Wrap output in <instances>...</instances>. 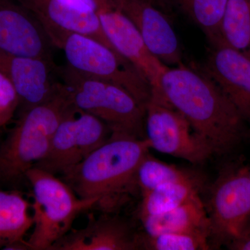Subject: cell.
<instances>
[{
  "mask_svg": "<svg viewBox=\"0 0 250 250\" xmlns=\"http://www.w3.org/2000/svg\"><path fill=\"white\" fill-rule=\"evenodd\" d=\"M173 1L194 22L201 28L212 45L223 41L220 28L228 0Z\"/></svg>",
  "mask_w": 250,
  "mask_h": 250,
  "instance_id": "22",
  "label": "cell"
},
{
  "mask_svg": "<svg viewBox=\"0 0 250 250\" xmlns=\"http://www.w3.org/2000/svg\"></svg>",
  "mask_w": 250,
  "mask_h": 250,
  "instance_id": "28",
  "label": "cell"
},
{
  "mask_svg": "<svg viewBox=\"0 0 250 250\" xmlns=\"http://www.w3.org/2000/svg\"><path fill=\"white\" fill-rule=\"evenodd\" d=\"M250 169L240 162L229 164L213 184L207 210L218 244L226 246L250 228Z\"/></svg>",
  "mask_w": 250,
  "mask_h": 250,
  "instance_id": "8",
  "label": "cell"
},
{
  "mask_svg": "<svg viewBox=\"0 0 250 250\" xmlns=\"http://www.w3.org/2000/svg\"><path fill=\"white\" fill-rule=\"evenodd\" d=\"M140 220L147 236L199 231L210 233L209 218L200 196L169 211L143 217Z\"/></svg>",
  "mask_w": 250,
  "mask_h": 250,
  "instance_id": "17",
  "label": "cell"
},
{
  "mask_svg": "<svg viewBox=\"0 0 250 250\" xmlns=\"http://www.w3.org/2000/svg\"><path fill=\"white\" fill-rule=\"evenodd\" d=\"M68 6L85 12H97L95 0H61Z\"/></svg>",
  "mask_w": 250,
  "mask_h": 250,
  "instance_id": "26",
  "label": "cell"
},
{
  "mask_svg": "<svg viewBox=\"0 0 250 250\" xmlns=\"http://www.w3.org/2000/svg\"><path fill=\"white\" fill-rule=\"evenodd\" d=\"M34 202L33 231L27 243L29 250H49L72 229L81 213L95 209V200H85L60 177L34 167L26 174Z\"/></svg>",
  "mask_w": 250,
  "mask_h": 250,
  "instance_id": "4",
  "label": "cell"
},
{
  "mask_svg": "<svg viewBox=\"0 0 250 250\" xmlns=\"http://www.w3.org/2000/svg\"><path fill=\"white\" fill-rule=\"evenodd\" d=\"M110 1L134 24L156 58L168 67L183 63L178 38L164 11L146 0Z\"/></svg>",
  "mask_w": 250,
  "mask_h": 250,
  "instance_id": "12",
  "label": "cell"
},
{
  "mask_svg": "<svg viewBox=\"0 0 250 250\" xmlns=\"http://www.w3.org/2000/svg\"><path fill=\"white\" fill-rule=\"evenodd\" d=\"M220 34L224 43L250 58V0H228Z\"/></svg>",
  "mask_w": 250,
  "mask_h": 250,
  "instance_id": "20",
  "label": "cell"
},
{
  "mask_svg": "<svg viewBox=\"0 0 250 250\" xmlns=\"http://www.w3.org/2000/svg\"><path fill=\"white\" fill-rule=\"evenodd\" d=\"M111 214L90 217L84 228L71 229L49 250H141L140 234L123 219Z\"/></svg>",
  "mask_w": 250,
  "mask_h": 250,
  "instance_id": "14",
  "label": "cell"
},
{
  "mask_svg": "<svg viewBox=\"0 0 250 250\" xmlns=\"http://www.w3.org/2000/svg\"><path fill=\"white\" fill-rule=\"evenodd\" d=\"M200 181L195 174L166 164L147 154L140 163L135 174V184L141 195L167 183Z\"/></svg>",
  "mask_w": 250,
  "mask_h": 250,
  "instance_id": "21",
  "label": "cell"
},
{
  "mask_svg": "<svg viewBox=\"0 0 250 250\" xmlns=\"http://www.w3.org/2000/svg\"><path fill=\"white\" fill-rule=\"evenodd\" d=\"M53 47L62 49L73 70L119 85L143 108L152 86L136 67L121 54L93 38L78 33L56 31L48 36Z\"/></svg>",
  "mask_w": 250,
  "mask_h": 250,
  "instance_id": "6",
  "label": "cell"
},
{
  "mask_svg": "<svg viewBox=\"0 0 250 250\" xmlns=\"http://www.w3.org/2000/svg\"><path fill=\"white\" fill-rule=\"evenodd\" d=\"M0 72L7 77L19 98V114L52 100L64 88L56 80L54 61L14 55L0 51Z\"/></svg>",
  "mask_w": 250,
  "mask_h": 250,
  "instance_id": "10",
  "label": "cell"
},
{
  "mask_svg": "<svg viewBox=\"0 0 250 250\" xmlns=\"http://www.w3.org/2000/svg\"><path fill=\"white\" fill-rule=\"evenodd\" d=\"M53 47L39 21L17 0H0V51L54 61Z\"/></svg>",
  "mask_w": 250,
  "mask_h": 250,
  "instance_id": "13",
  "label": "cell"
},
{
  "mask_svg": "<svg viewBox=\"0 0 250 250\" xmlns=\"http://www.w3.org/2000/svg\"><path fill=\"white\" fill-rule=\"evenodd\" d=\"M31 207L21 192L0 188V249L27 243L24 236L34 225Z\"/></svg>",
  "mask_w": 250,
  "mask_h": 250,
  "instance_id": "18",
  "label": "cell"
},
{
  "mask_svg": "<svg viewBox=\"0 0 250 250\" xmlns=\"http://www.w3.org/2000/svg\"><path fill=\"white\" fill-rule=\"evenodd\" d=\"M111 134L106 123L77 109L59 124L47 155L34 167L62 175L84 160Z\"/></svg>",
  "mask_w": 250,
  "mask_h": 250,
  "instance_id": "9",
  "label": "cell"
},
{
  "mask_svg": "<svg viewBox=\"0 0 250 250\" xmlns=\"http://www.w3.org/2000/svg\"><path fill=\"white\" fill-rule=\"evenodd\" d=\"M19 107V98L14 85L0 72V132L13 119Z\"/></svg>",
  "mask_w": 250,
  "mask_h": 250,
  "instance_id": "24",
  "label": "cell"
},
{
  "mask_svg": "<svg viewBox=\"0 0 250 250\" xmlns=\"http://www.w3.org/2000/svg\"><path fill=\"white\" fill-rule=\"evenodd\" d=\"M145 134L150 148L192 164H202L215 154L210 143L197 134L160 93L152 89L145 107Z\"/></svg>",
  "mask_w": 250,
  "mask_h": 250,
  "instance_id": "7",
  "label": "cell"
},
{
  "mask_svg": "<svg viewBox=\"0 0 250 250\" xmlns=\"http://www.w3.org/2000/svg\"><path fill=\"white\" fill-rule=\"evenodd\" d=\"M17 1L35 16L47 36L56 31L78 33L93 38L115 51L104 32L97 12L80 11L61 0Z\"/></svg>",
  "mask_w": 250,
  "mask_h": 250,
  "instance_id": "16",
  "label": "cell"
},
{
  "mask_svg": "<svg viewBox=\"0 0 250 250\" xmlns=\"http://www.w3.org/2000/svg\"><path fill=\"white\" fill-rule=\"evenodd\" d=\"M149 149L146 138L112 133L106 142L60 178L80 198L96 200L95 209L112 213L137 189L135 174Z\"/></svg>",
  "mask_w": 250,
  "mask_h": 250,
  "instance_id": "2",
  "label": "cell"
},
{
  "mask_svg": "<svg viewBox=\"0 0 250 250\" xmlns=\"http://www.w3.org/2000/svg\"><path fill=\"white\" fill-rule=\"evenodd\" d=\"M59 75L77 109L101 120L112 133L145 139V108L127 90L67 65L59 67Z\"/></svg>",
  "mask_w": 250,
  "mask_h": 250,
  "instance_id": "5",
  "label": "cell"
},
{
  "mask_svg": "<svg viewBox=\"0 0 250 250\" xmlns=\"http://www.w3.org/2000/svg\"><path fill=\"white\" fill-rule=\"evenodd\" d=\"M229 250H250V228L226 246Z\"/></svg>",
  "mask_w": 250,
  "mask_h": 250,
  "instance_id": "25",
  "label": "cell"
},
{
  "mask_svg": "<svg viewBox=\"0 0 250 250\" xmlns=\"http://www.w3.org/2000/svg\"><path fill=\"white\" fill-rule=\"evenodd\" d=\"M77 109L64 85L52 100L19 114L0 146V185L27 182L28 171L47 155L59 124Z\"/></svg>",
  "mask_w": 250,
  "mask_h": 250,
  "instance_id": "3",
  "label": "cell"
},
{
  "mask_svg": "<svg viewBox=\"0 0 250 250\" xmlns=\"http://www.w3.org/2000/svg\"><path fill=\"white\" fill-rule=\"evenodd\" d=\"M146 1L155 5L156 6H157L158 8L162 10V11H166L168 9L170 0H146Z\"/></svg>",
  "mask_w": 250,
  "mask_h": 250,
  "instance_id": "27",
  "label": "cell"
},
{
  "mask_svg": "<svg viewBox=\"0 0 250 250\" xmlns=\"http://www.w3.org/2000/svg\"><path fill=\"white\" fill-rule=\"evenodd\" d=\"M160 93L208 141L215 154L230 155L250 137V130L234 104L205 72L184 63L167 67L159 85Z\"/></svg>",
  "mask_w": 250,
  "mask_h": 250,
  "instance_id": "1",
  "label": "cell"
},
{
  "mask_svg": "<svg viewBox=\"0 0 250 250\" xmlns=\"http://www.w3.org/2000/svg\"><path fill=\"white\" fill-rule=\"evenodd\" d=\"M200 181L172 182L145 192L139 207V218L165 213L200 196Z\"/></svg>",
  "mask_w": 250,
  "mask_h": 250,
  "instance_id": "19",
  "label": "cell"
},
{
  "mask_svg": "<svg viewBox=\"0 0 250 250\" xmlns=\"http://www.w3.org/2000/svg\"><path fill=\"white\" fill-rule=\"evenodd\" d=\"M212 45L205 72L234 104L250 130V58L223 42Z\"/></svg>",
  "mask_w": 250,
  "mask_h": 250,
  "instance_id": "15",
  "label": "cell"
},
{
  "mask_svg": "<svg viewBox=\"0 0 250 250\" xmlns=\"http://www.w3.org/2000/svg\"><path fill=\"white\" fill-rule=\"evenodd\" d=\"M208 231L140 234L141 249L150 250H205L210 249Z\"/></svg>",
  "mask_w": 250,
  "mask_h": 250,
  "instance_id": "23",
  "label": "cell"
},
{
  "mask_svg": "<svg viewBox=\"0 0 250 250\" xmlns=\"http://www.w3.org/2000/svg\"><path fill=\"white\" fill-rule=\"evenodd\" d=\"M95 1L97 14L112 47L136 67L152 89L157 88L161 75L168 66L151 53L134 24L110 0Z\"/></svg>",
  "mask_w": 250,
  "mask_h": 250,
  "instance_id": "11",
  "label": "cell"
}]
</instances>
